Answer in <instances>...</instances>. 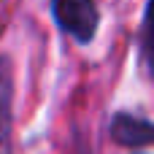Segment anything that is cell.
<instances>
[{
	"instance_id": "obj_1",
	"label": "cell",
	"mask_w": 154,
	"mask_h": 154,
	"mask_svg": "<svg viewBox=\"0 0 154 154\" xmlns=\"http://www.w3.org/2000/svg\"><path fill=\"white\" fill-rule=\"evenodd\" d=\"M57 27L76 43L89 46L100 30V11L95 0H51L49 3Z\"/></svg>"
},
{
	"instance_id": "obj_2",
	"label": "cell",
	"mask_w": 154,
	"mask_h": 154,
	"mask_svg": "<svg viewBox=\"0 0 154 154\" xmlns=\"http://www.w3.org/2000/svg\"><path fill=\"white\" fill-rule=\"evenodd\" d=\"M108 135L116 146L125 149H146L154 141V125L143 116H135L130 111H116L108 125Z\"/></svg>"
},
{
	"instance_id": "obj_3",
	"label": "cell",
	"mask_w": 154,
	"mask_h": 154,
	"mask_svg": "<svg viewBox=\"0 0 154 154\" xmlns=\"http://www.w3.org/2000/svg\"><path fill=\"white\" fill-rule=\"evenodd\" d=\"M0 154H14V65L0 54Z\"/></svg>"
}]
</instances>
